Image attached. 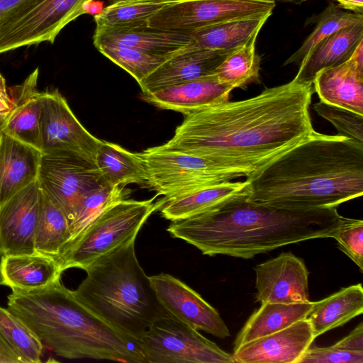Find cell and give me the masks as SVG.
<instances>
[{
    "label": "cell",
    "mask_w": 363,
    "mask_h": 363,
    "mask_svg": "<svg viewBox=\"0 0 363 363\" xmlns=\"http://www.w3.org/2000/svg\"><path fill=\"white\" fill-rule=\"evenodd\" d=\"M312 85L293 79L188 114L163 145L255 174L316 132L309 113Z\"/></svg>",
    "instance_id": "1"
},
{
    "label": "cell",
    "mask_w": 363,
    "mask_h": 363,
    "mask_svg": "<svg viewBox=\"0 0 363 363\" xmlns=\"http://www.w3.org/2000/svg\"><path fill=\"white\" fill-rule=\"evenodd\" d=\"M247 194L167 228L202 254L250 259L302 241L332 238L341 222L337 208H285L250 201Z\"/></svg>",
    "instance_id": "2"
},
{
    "label": "cell",
    "mask_w": 363,
    "mask_h": 363,
    "mask_svg": "<svg viewBox=\"0 0 363 363\" xmlns=\"http://www.w3.org/2000/svg\"><path fill=\"white\" fill-rule=\"evenodd\" d=\"M246 180L250 201L337 208L363 194V144L315 132Z\"/></svg>",
    "instance_id": "3"
},
{
    "label": "cell",
    "mask_w": 363,
    "mask_h": 363,
    "mask_svg": "<svg viewBox=\"0 0 363 363\" xmlns=\"http://www.w3.org/2000/svg\"><path fill=\"white\" fill-rule=\"evenodd\" d=\"M7 299V308L57 356L145 363L139 342L93 313L61 280L38 291H12Z\"/></svg>",
    "instance_id": "4"
},
{
    "label": "cell",
    "mask_w": 363,
    "mask_h": 363,
    "mask_svg": "<svg viewBox=\"0 0 363 363\" xmlns=\"http://www.w3.org/2000/svg\"><path fill=\"white\" fill-rule=\"evenodd\" d=\"M135 242L132 239L94 261L73 293L116 330L139 342L168 313L138 260Z\"/></svg>",
    "instance_id": "5"
},
{
    "label": "cell",
    "mask_w": 363,
    "mask_h": 363,
    "mask_svg": "<svg viewBox=\"0 0 363 363\" xmlns=\"http://www.w3.org/2000/svg\"><path fill=\"white\" fill-rule=\"evenodd\" d=\"M138 154L146 172L145 186L156 191V196H163V203L206 186L252 174L217 159L163 145Z\"/></svg>",
    "instance_id": "6"
},
{
    "label": "cell",
    "mask_w": 363,
    "mask_h": 363,
    "mask_svg": "<svg viewBox=\"0 0 363 363\" xmlns=\"http://www.w3.org/2000/svg\"><path fill=\"white\" fill-rule=\"evenodd\" d=\"M153 201L124 199L105 209L55 259L61 271L85 270L101 256L135 239L147 218L163 204L162 200Z\"/></svg>",
    "instance_id": "7"
},
{
    "label": "cell",
    "mask_w": 363,
    "mask_h": 363,
    "mask_svg": "<svg viewBox=\"0 0 363 363\" xmlns=\"http://www.w3.org/2000/svg\"><path fill=\"white\" fill-rule=\"evenodd\" d=\"M145 363H233L232 355L170 314L155 320L139 340Z\"/></svg>",
    "instance_id": "8"
},
{
    "label": "cell",
    "mask_w": 363,
    "mask_h": 363,
    "mask_svg": "<svg viewBox=\"0 0 363 363\" xmlns=\"http://www.w3.org/2000/svg\"><path fill=\"white\" fill-rule=\"evenodd\" d=\"M37 180L69 224L82 199L92 189L106 185L94 162L71 151L42 153Z\"/></svg>",
    "instance_id": "9"
},
{
    "label": "cell",
    "mask_w": 363,
    "mask_h": 363,
    "mask_svg": "<svg viewBox=\"0 0 363 363\" xmlns=\"http://www.w3.org/2000/svg\"><path fill=\"white\" fill-rule=\"evenodd\" d=\"M275 0H169L147 21L159 29L191 33L215 23L271 16Z\"/></svg>",
    "instance_id": "10"
},
{
    "label": "cell",
    "mask_w": 363,
    "mask_h": 363,
    "mask_svg": "<svg viewBox=\"0 0 363 363\" xmlns=\"http://www.w3.org/2000/svg\"><path fill=\"white\" fill-rule=\"evenodd\" d=\"M40 134L43 154L71 151L93 162L101 142L82 125L57 89L42 92Z\"/></svg>",
    "instance_id": "11"
},
{
    "label": "cell",
    "mask_w": 363,
    "mask_h": 363,
    "mask_svg": "<svg viewBox=\"0 0 363 363\" xmlns=\"http://www.w3.org/2000/svg\"><path fill=\"white\" fill-rule=\"evenodd\" d=\"M94 0H44L0 33V54L16 49L52 44L71 21L84 14L85 4Z\"/></svg>",
    "instance_id": "12"
},
{
    "label": "cell",
    "mask_w": 363,
    "mask_h": 363,
    "mask_svg": "<svg viewBox=\"0 0 363 363\" xmlns=\"http://www.w3.org/2000/svg\"><path fill=\"white\" fill-rule=\"evenodd\" d=\"M149 279L160 303L169 314L195 330L222 339L230 336L218 311L185 283L166 273Z\"/></svg>",
    "instance_id": "13"
},
{
    "label": "cell",
    "mask_w": 363,
    "mask_h": 363,
    "mask_svg": "<svg viewBox=\"0 0 363 363\" xmlns=\"http://www.w3.org/2000/svg\"><path fill=\"white\" fill-rule=\"evenodd\" d=\"M43 203L38 180L0 206V255L33 254Z\"/></svg>",
    "instance_id": "14"
},
{
    "label": "cell",
    "mask_w": 363,
    "mask_h": 363,
    "mask_svg": "<svg viewBox=\"0 0 363 363\" xmlns=\"http://www.w3.org/2000/svg\"><path fill=\"white\" fill-rule=\"evenodd\" d=\"M256 301L296 303L308 302L309 272L302 259L282 252L256 265Z\"/></svg>",
    "instance_id": "15"
},
{
    "label": "cell",
    "mask_w": 363,
    "mask_h": 363,
    "mask_svg": "<svg viewBox=\"0 0 363 363\" xmlns=\"http://www.w3.org/2000/svg\"><path fill=\"white\" fill-rule=\"evenodd\" d=\"M307 318L274 333L247 342L232 354L238 363H298L315 340Z\"/></svg>",
    "instance_id": "16"
},
{
    "label": "cell",
    "mask_w": 363,
    "mask_h": 363,
    "mask_svg": "<svg viewBox=\"0 0 363 363\" xmlns=\"http://www.w3.org/2000/svg\"><path fill=\"white\" fill-rule=\"evenodd\" d=\"M313 85L320 101L363 116V41L348 60L318 72Z\"/></svg>",
    "instance_id": "17"
},
{
    "label": "cell",
    "mask_w": 363,
    "mask_h": 363,
    "mask_svg": "<svg viewBox=\"0 0 363 363\" xmlns=\"http://www.w3.org/2000/svg\"><path fill=\"white\" fill-rule=\"evenodd\" d=\"M232 51L201 49L191 43L167 58L138 84L142 94L213 75Z\"/></svg>",
    "instance_id": "18"
},
{
    "label": "cell",
    "mask_w": 363,
    "mask_h": 363,
    "mask_svg": "<svg viewBox=\"0 0 363 363\" xmlns=\"http://www.w3.org/2000/svg\"><path fill=\"white\" fill-rule=\"evenodd\" d=\"M96 48L104 45L135 49L169 57L191 43V33L168 31L148 23L118 28H96L93 35Z\"/></svg>",
    "instance_id": "19"
},
{
    "label": "cell",
    "mask_w": 363,
    "mask_h": 363,
    "mask_svg": "<svg viewBox=\"0 0 363 363\" xmlns=\"http://www.w3.org/2000/svg\"><path fill=\"white\" fill-rule=\"evenodd\" d=\"M233 89L213 74L151 93L142 94L141 98L157 108L172 110L186 116L228 101Z\"/></svg>",
    "instance_id": "20"
},
{
    "label": "cell",
    "mask_w": 363,
    "mask_h": 363,
    "mask_svg": "<svg viewBox=\"0 0 363 363\" xmlns=\"http://www.w3.org/2000/svg\"><path fill=\"white\" fill-rule=\"evenodd\" d=\"M38 75L36 68L23 83L9 89L13 106L8 116L0 120V133L40 150L42 92L38 89Z\"/></svg>",
    "instance_id": "21"
},
{
    "label": "cell",
    "mask_w": 363,
    "mask_h": 363,
    "mask_svg": "<svg viewBox=\"0 0 363 363\" xmlns=\"http://www.w3.org/2000/svg\"><path fill=\"white\" fill-rule=\"evenodd\" d=\"M42 152L4 133H0V206L35 181Z\"/></svg>",
    "instance_id": "22"
},
{
    "label": "cell",
    "mask_w": 363,
    "mask_h": 363,
    "mask_svg": "<svg viewBox=\"0 0 363 363\" xmlns=\"http://www.w3.org/2000/svg\"><path fill=\"white\" fill-rule=\"evenodd\" d=\"M1 257L0 285L13 292L38 291L61 280L63 272L51 257L38 252Z\"/></svg>",
    "instance_id": "23"
},
{
    "label": "cell",
    "mask_w": 363,
    "mask_h": 363,
    "mask_svg": "<svg viewBox=\"0 0 363 363\" xmlns=\"http://www.w3.org/2000/svg\"><path fill=\"white\" fill-rule=\"evenodd\" d=\"M363 41V23L343 28L318 42L304 57L295 77L296 82L313 84L315 75L323 69L348 60Z\"/></svg>",
    "instance_id": "24"
},
{
    "label": "cell",
    "mask_w": 363,
    "mask_h": 363,
    "mask_svg": "<svg viewBox=\"0 0 363 363\" xmlns=\"http://www.w3.org/2000/svg\"><path fill=\"white\" fill-rule=\"evenodd\" d=\"M249 192L246 179L215 184L166 200L159 210L163 218L173 221L199 214Z\"/></svg>",
    "instance_id": "25"
},
{
    "label": "cell",
    "mask_w": 363,
    "mask_h": 363,
    "mask_svg": "<svg viewBox=\"0 0 363 363\" xmlns=\"http://www.w3.org/2000/svg\"><path fill=\"white\" fill-rule=\"evenodd\" d=\"M363 312L362 284L343 287L338 291L316 302L306 318L315 338L342 326Z\"/></svg>",
    "instance_id": "26"
},
{
    "label": "cell",
    "mask_w": 363,
    "mask_h": 363,
    "mask_svg": "<svg viewBox=\"0 0 363 363\" xmlns=\"http://www.w3.org/2000/svg\"><path fill=\"white\" fill-rule=\"evenodd\" d=\"M313 304L311 301L296 303H262L238 334L233 350L247 342L279 331L306 318Z\"/></svg>",
    "instance_id": "27"
},
{
    "label": "cell",
    "mask_w": 363,
    "mask_h": 363,
    "mask_svg": "<svg viewBox=\"0 0 363 363\" xmlns=\"http://www.w3.org/2000/svg\"><path fill=\"white\" fill-rule=\"evenodd\" d=\"M94 163L106 185L145 184L146 172L138 152H131L116 143L101 140Z\"/></svg>",
    "instance_id": "28"
},
{
    "label": "cell",
    "mask_w": 363,
    "mask_h": 363,
    "mask_svg": "<svg viewBox=\"0 0 363 363\" xmlns=\"http://www.w3.org/2000/svg\"><path fill=\"white\" fill-rule=\"evenodd\" d=\"M269 16L226 21L191 33L197 48L214 51H232L259 33Z\"/></svg>",
    "instance_id": "29"
},
{
    "label": "cell",
    "mask_w": 363,
    "mask_h": 363,
    "mask_svg": "<svg viewBox=\"0 0 363 363\" xmlns=\"http://www.w3.org/2000/svg\"><path fill=\"white\" fill-rule=\"evenodd\" d=\"M258 33L230 52L216 68L214 74L220 82L235 89L259 80L260 57L255 51Z\"/></svg>",
    "instance_id": "30"
},
{
    "label": "cell",
    "mask_w": 363,
    "mask_h": 363,
    "mask_svg": "<svg viewBox=\"0 0 363 363\" xmlns=\"http://www.w3.org/2000/svg\"><path fill=\"white\" fill-rule=\"evenodd\" d=\"M69 238L65 213L43 192V203L35 235V252L54 259L60 255Z\"/></svg>",
    "instance_id": "31"
},
{
    "label": "cell",
    "mask_w": 363,
    "mask_h": 363,
    "mask_svg": "<svg viewBox=\"0 0 363 363\" xmlns=\"http://www.w3.org/2000/svg\"><path fill=\"white\" fill-rule=\"evenodd\" d=\"M169 0H114L94 16L98 28L131 26L148 23Z\"/></svg>",
    "instance_id": "32"
},
{
    "label": "cell",
    "mask_w": 363,
    "mask_h": 363,
    "mask_svg": "<svg viewBox=\"0 0 363 363\" xmlns=\"http://www.w3.org/2000/svg\"><path fill=\"white\" fill-rule=\"evenodd\" d=\"M129 194V189L124 186L108 185L88 192L80 201L69 224V238L61 254L96 217L114 203L128 199Z\"/></svg>",
    "instance_id": "33"
},
{
    "label": "cell",
    "mask_w": 363,
    "mask_h": 363,
    "mask_svg": "<svg viewBox=\"0 0 363 363\" xmlns=\"http://www.w3.org/2000/svg\"><path fill=\"white\" fill-rule=\"evenodd\" d=\"M0 335L23 363L41 362L44 347L38 337L15 314L1 306Z\"/></svg>",
    "instance_id": "34"
},
{
    "label": "cell",
    "mask_w": 363,
    "mask_h": 363,
    "mask_svg": "<svg viewBox=\"0 0 363 363\" xmlns=\"http://www.w3.org/2000/svg\"><path fill=\"white\" fill-rule=\"evenodd\" d=\"M361 23H363V14L345 11L339 5L331 3L319 16L313 32L301 47L286 60L284 65L292 63L299 65L318 42L343 28Z\"/></svg>",
    "instance_id": "35"
},
{
    "label": "cell",
    "mask_w": 363,
    "mask_h": 363,
    "mask_svg": "<svg viewBox=\"0 0 363 363\" xmlns=\"http://www.w3.org/2000/svg\"><path fill=\"white\" fill-rule=\"evenodd\" d=\"M96 49L129 73L138 84L169 58L119 46L104 45Z\"/></svg>",
    "instance_id": "36"
},
{
    "label": "cell",
    "mask_w": 363,
    "mask_h": 363,
    "mask_svg": "<svg viewBox=\"0 0 363 363\" xmlns=\"http://www.w3.org/2000/svg\"><path fill=\"white\" fill-rule=\"evenodd\" d=\"M313 108L333 124L337 135L363 144V116L320 101L315 103Z\"/></svg>",
    "instance_id": "37"
},
{
    "label": "cell",
    "mask_w": 363,
    "mask_h": 363,
    "mask_svg": "<svg viewBox=\"0 0 363 363\" xmlns=\"http://www.w3.org/2000/svg\"><path fill=\"white\" fill-rule=\"evenodd\" d=\"M338 247L363 272V220L342 217L333 235Z\"/></svg>",
    "instance_id": "38"
},
{
    "label": "cell",
    "mask_w": 363,
    "mask_h": 363,
    "mask_svg": "<svg viewBox=\"0 0 363 363\" xmlns=\"http://www.w3.org/2000/svg\"><path fill=\"white\" fill-rule=\"evenodd\" d=\"M298 363H363V352L345 349L337 342L325 347H308Z\"/></svg>",
    "instance_id": "39"
},
{
    "label": "cell",
    "mask_w": 363,
    "mask_h": 363,
    "mask_svg": "<svg viewBox=\"0 0 363 363\" xmlns=\"http://www.w3.org/2000/svg\"><path fill=\"white\" fill-rule=\"evenodd\" d=\"M337 343L348 350L363 352V323H360Z\"/></svg>",
    "instance_id": "40"
},
{
    "label": "cell",
    "mask_w": 363,
    "mask_h": 363,
    "mask_svg": "<svg viewBox=\"0 0 363 363\" xmlns=\"http://www.w3.org/2000/svg\"><path fill=\"white\" fill-rule=\"evenodd\" d=\"M13 106V100L6 84V80L0 73V120L10 113Z\"/></svg>",
    "instance_id": "41"
},
{
    "label": "cell",
    "mask_w": 363,
    "mask_h": 363,
    "mask_svg": "<svg viewBox=\"0 0 363 363\" xmlns=\"http://www.w3.org/2000/svg\"><path fill=\"white\" fill-rule=\"evenodd\" d=\"M0 363H23L0 335Z\"/></svg>",
    "instance_id": "42"
},
{
    "label": "cell",
    "mask_w": 363,
    "mask_h": 363,
    "mask_svg": "<svg viewBox=\"0 0 363 363\" xmlns=\"http://www.w3.org/2000/svg\"><path fill=\"white\" fill-rule=\"evenodd\" d=\"M339 6L343 9L352 11L353 13L362 14L363 0H336Z\"/></svg>",
    "instance_id": "43"
},
{
    "label": "cell",
    "mask_w": 363,
    "mask_h": 363,
    "mask_svg": "<svg viewBox=\"0 0 363 363\" xmlns=\"http://www.w3.org/2000/svg\"><path fill=\"white\" fill-rule=\"evenodd\" d=\"M278 1L286 2V3L295 4H301L306 2L308 0H278Z\"/></svg>",
    "instance_id": "44"
},
{
    "label": "cell",
    "mask_w": 363,
    "mask_h": 363,
    "mask_svg": "<svg viewBox=\"0 0 363 363\" xmlns=\"http://www.w3.org/2000/svg\"><path fill=\"white\" fill-rule=\"evenodd\" d=\"M1 256V255H0Z\"/></svg>",
    "instance_id": "45"
}]
</instances>
